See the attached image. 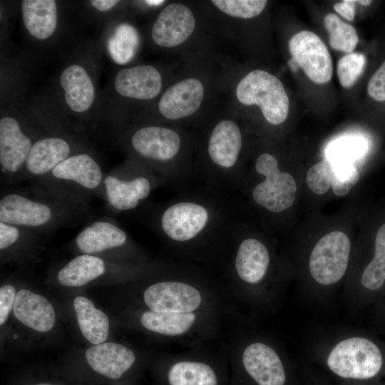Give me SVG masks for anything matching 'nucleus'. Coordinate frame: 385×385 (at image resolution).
<instances>
[{
	"label": "nucleus",
	"instance_id": "nucleus-1",
	"mask_svg": "<svg viewBox=\"0 0 385 385\" xmlns=\"http://www.w3.org/2000/svg\"><path fill=\"white\" fill-rule=\"evenodd\" d=\"M120 287L118 322L162 343L189 349L220 340L232 324L247 317L230 299L220 277L167 255L153 259Z\"/></svg>",
	"mask_w": 385,
	"mask_h": 385
},
{
	"label": "nucleus",
	"instance_id": "nucleus-2",
	"mask_svg": "<svg viewBox=\"0 0 385 385\" xmlns=\"http://www.w3.org/2000/svg\"><path fill=\"white\" fill-rule=\"evenodd\" d=\"M131 214L155 235L167 256L220 277L230 260L239 224L249 212L237 194L194 183L171 199L148 201Z\"/></svg>",
	"mask_w": 385,
	"mask_h": 385
},
{
	"label": "nucleus",
	"instance_id": "nucleus-3",
	"mask_svg": "<svg viewBox=\"0 0 385 385\" xmlns=\"http://www.w3.org/2000/svg\"><path fill=\"white\" fill-rule=\"evenodd\" d=\"M294 273L285 255L278 253L271 236L247 214L240 221L222 286L235 305L253 314H272L281 307Z\"/></svg>",
	"mask_w": 385,
	"mask_h": 385
},
{
	"label": "nucleus",
	"instance_id": "nucleus-4",
	"mask_svg": "<svg viewBox=\"0 0 385 385\" xmlns=\"http://www.w3.org/2000/svg\"><path fill=\"white\" fill-rule=\"evenodd\" d=\"M194 183L237 195L250 159L246 127L227 101L215 102L190 128Z\"/></svg>",
	"mask_w": 385,
	"mask_h": 385
},
{
	"label": "nucleus",
	"instance_id": "nucleus-5",
	"mask_svg": "<svg viewBox=\"0 0 385 385\" xmlns=\"http://www.w3.org/2000/svg\"><path fill=\"white\" fill-rule=\"evenodd\" d=\"M221 340L229 361V385H302L279 343L256 329L252 318L232 324Z\"/></svg>",
	"mask_w": 385,
	"mask_h": 385
},
{
	"label": "nucleus",
	"instance_id": "nucleus-6",
	"mask_svg": "<svg viewBox=\"0 0 385 385\" xmlns=\"http://www.w3.org/2000/svg\"><path fill=\"white\" fill-rule=\"evenodd\" d=\"M237 195L250 216L270 236L280 231L294 203L297 185L273 150L259 149L250 155Z\"/></svg>",
	"mask_w": 385,
	"mask_h": 385
},
{
	"label": "nucleus",
	"instance_id": "nucleus-7",
	"mask_svg": "<svg viewBox=\"0 0 385 385\" xmlns=\"http://www.w3.org/2000/svg\"><path fill=\"white\" fill-rule=\"evenodd\" d=\"M126 139L129 157L140 162L176 191L194 183L190 128L165 123L134 128Z\"/></svg>",
	"mask_w": 385,
	"mask_h": 385
},
{
	"label": "nucleus",
	"instance_id": "nucleus-8",
	"mask_svg": "<svg viewBox=\"0 0 385 385\" xmlns=\"http://www.w3.org/2000/svg\"><path fill=\"white\" fill-rule=\"evenodd\" d=\"M90 205L57 195L35 183L1 189L0 222L32 230L48 238L62 227H72L92 216Z\"/></svg>",
	"mask_w": 385,
	"mask_h": 385
},
{
	"label": "nucleus",
	"instance_id": "nucleus-9",
	"mask_svg": "<svg viewBox=\"0 0 385 385\" xmlns=\"http://www.w3.org/2000/svg\"><path fill=\"white\" fill-rule=\"evenodd\" d=\"M62 329V313L54 299L19 272L10 353L53 345L59 340Z\"/></svg>",
	"mask_w": 385,
	"mask_h": 385
},
{
	"label": "nucleus",
	"instance_id": "nucleus-10",
	"mask_svg": "<svg viewBox=\"0 0 385 385\" xmlns=\"http://www.w3.org/2000/svg\"><path fill=\"white\" fill-rule=\"evenodd\" d=\"M309 356L334 379L364 385L378 378L384 366L381 348L354 331L321 339L311 347Z\"/></svg>",
	"mask_w": 385,
	"mask_h": 385
},
{
	"label": "nucleus",
	"instance_id": "nucleus-11",
	"mask_svg": "<svg viewBox=\"0 0 385 385\" xmlns=\"http://www.w3.org/2000/svg\"><path fill=\"white\" fill-rule=\"evenodd\" d=\"M148 364L157 385H229V361L221 339L183 352L151 354Z\"/></svg>",
	"mask_w": 385,
	"mask_h": 385
},
{
	"label": "nucleus",
	"instance_id": "nucleus-12",
	"mask_svg": "<svg viewBox=\"0 0 385 385\" xmlns=\"http://www.w3.org/2000/svg\"><path fill=\"white\" fill-rule=\"evenodd\" d=\"M207 63L190 64L163 90L157 108L162 123L190 128L215 103L221 89V75Z\"/></svg>",
	"mask_w": 385,
	"mask_h": 385
},
{
	"label": "nucleus",
	"instance_id": "nucleus-13",
	"mask_svg": "<svg viewBox=\"0 0 385 385\" xmlns=\"http://www.w3.org/2000/svg\"><path fill=\"white\" fill-rule=\"evenodd\" d=\"M354 252L353 240L344 230L334 229L322 235L307 249L301 267L305 292L324 302L343 285Z\"/></svg>",
	"mask_w": 385,
	"mask_h": 385
},
{
	"label": "nucleus",
	"instance_id": "nucleus-14",
	"mask_svg": "<svg viewBox=\"0 0 385 385\" xmlns=\"http://www.w3.org/2000/svg\"><path fill=\"white\" fill-rule=\"evenodd\" d=\"M152 354L113 339L66 353L63 366L78 374L112 381L130 380L148 364Z\"/></svg>",
	"mask_w": 385,
	"mask_h": 385
},
{
	"label": "nucleus",
	"instance_id": "nucleus-15",
	"mask_svg": "<svg viewBox=\"0 0 385 385\" xmlns=\"http://www.w3.org/2000/svg\"><path fill=\"white\" fill-rule=\"evenodd\" d=\"M148 263L131 265L93 255H77L51 267L46 283L63 293L91 287H120L136 278Z\"/></svg>",
	"mask_w": 385,
	"mask_h": 385
},
{
	"label": "nucleus",
	"instance_id": "nucleus-16",
	"mask_svg": "<svg viewBox=\"0 0 385 385\" xmlns=\"http://www.w3.org/2000/svg\"><path fill=\"white\" fill-rule=\"evenodd\" d=\"M73 255H89L111 261L144 265L153 260L116 220L91 217L66 246Z\"/></svg>",
	"mask_w": 385,
	"mask_h": 385
},
{
	"label": "nucleus",
	"instance_id": "nucleus-17",
	"mask_svg": "<svg viewBox=\"0 0 385 385\" xmlns=\"http://www.w3.org/2000/svg\"><path fill=\"white\" fill-rule=\"evenodd\" d=\"M221 89L234 107H258L265 122L272 126L282 124L288 117L289 99L284 86L266 70H251L237 80L223 71Z\"/></svg>",
	"mask_w": 385,
	"mask_h": 385
},
{
	"label": "nucleus",
	"instance_id": "nucleus-18",
	"mask_svg": "<svg viewBox=\"0 0 385 385\" xmlns=\"http://www.w3.org/2000/svg\"><path fill=\"white\" fill-rule=\"evenodd\" d=\"M165 183L145 165L132 158L105 173L106 207L115 213L133 212L148 202L152 193Z\"/></svg>",
	"mask_w": 385,
	"mask_h": 385
},
{
	"label": "nucleus",
	"instance_id": "nucleus-19",
	"mask_svg": "<svg viewBox=\"0 0 385 385\" xmlns=\"http://www.w3.org/2000/svg\"><path fill=\"white\" fill-rule=\"evenodd\" d=\"M104 175L100 163L93 156L77 153L36 183L57 195L90 205L95 197L104 199Z\"/></svg>",
	"mask_w": 385,
	"mask_h": 385
},
{
	"label": "nucleus",
	"instance_id": "nucleus-20",
	"mask_svg": "<svg viewBox=\"0 0 385 385\" xmlns=\"http://www.w3.org/2000/svg\"><path fill=\"white\" fill-rule=\"evenodd\" d=\"M201 23L197 9L173 1L158 14L152 26L151 38L160 48L179 51L193 43L200 34Z\"/></svg>",
	"mask_w": 385,
	"mask_h": 385
},
{
	"label": "nucleus",
	"instance_id": "nucleus-21",
	"mask_svg": "<svg viewBox=\"0 0 385 385\" xmlns=\"http://www.w3.org/2000/svg\"><path fill=\"white\" fill-rule=\"evenodd\" d=\"M385 284V223L378 229L374 254L363 265L350 267L342 294L345 305L351 311L359 307L367 293L380 290Z\"/></svg>",
	"mask_w": 385,
	"mask_h": 385
},
{
	"label": "nucleus",
	"instance_id": "nucleus-22",
	"mask_svg": "<svg viewBox=\"0 0 385 385\" xmlns=\"http://www.w3.org/2000/svg\"><path fill=\"white\" fill-rule=\"evenodd\" d=\"M68 296L66 312L78 337L86 346L113 339L115 323L84 290L63 292Z\"/></svg>",
	"mask_w": 385,
	"mask_h": 385
},
{
	"label": "nucleus",
	"instance_id": "nucleus-23",
	"mask_svg": "<svg viewBox=\"0 0 385 385\" xmlns=\"http://www.w3.org/2000/svg\"><path fill=\"white\" fill-rule=\"evenodd\" d=\"M34 142L19 121L6 116L0 120V168L1 189L16 186Z\"/></svg>",
	"mask_w": 385,
	"mask_h": 385
},
{
	"label": "nucleus",
	"instance_id": "nucleus-24",
	"mask_svg": "<svg viewBox=\"0 0 385 385\" xmlns=\"http://www.w3.org/2000/svg\"><path fill=\"white\" fill-rule=\"evenodd\" d=\"M292 61L317 84L328 83L332 77L333 65L328 48L314 32L301 31L288 43Z\"/></svg>",
	"mask_w": 385,
	"mask_h": 385
},
{
	"label": "nucleus",
	"instance_id": "nucleus-25",
	"mask_svg": "<svg viewBox=\"0 0 385 385\" xmlns=\"http://www.w3.org/2000/svg\"><path fill=\"white\" fill-rule=\"evenodd\" d=\"M48 239L32 230L0 222L1 265L14 263L26 268L38 263Z\"/></svg>",
	"mask_w": 385,
	"mask_h": 385
},
{
	"label": "nucleus",
	"instance_id": "nucleus-26",
	"mask_svg": "<svg viewBox=\"0 0 385 385\" xmlns=\"http://www.w3.org/2000/svg\"><path fill=\"white\" fill-rule=\"evenodd\" d=\"M73 154V145L66 138L53 135L37 139L28 155L19 183L26 180L34 183L40 180Z\"/></svg>",
	"mask_w": 385,
	"mask_h": 385
},
{
	"label": "nucleus",
	"instance_id": "nucleus-27",
	"mask_svg": "<svg viewBox=\"0 0 385 385\" xmlns=\"http://www.w3.org/2000/svg\"><path fill=\"white\" fill-rule=\"evenodd\" d=\"M164 78L155 66L141 64L123 68L117 73L114 86L120 96L140 101L152 100L163 93Z\"/></svg>",
	"mask_w": 385,
	"mask_h": 385
},
{
	"label": "nucleus",
	"instance_id": "nucleus-28",
	"mask_svg": "<svg viewBox=\"0 0 385 385\" xmlns=\"http://www.w3.org/2000/svg\"><path fill=\"white\" fill-rule=\"evenodd\" d=\"M60 83L65 92L69 108L77 113L88 110L95 98L93 82L86 70L79 65L66 68L60 76Z\"/></svg>",
	"mask_w": 385,
	"mask_h": 385
},
{
	"label": "nucleus",
	"instance_id": "nucleus-29",
	"mask_svg": "<svg viewBox=\"0 0 385 385\" xmlns=\"http://www.w3.org/2000/svg\"><path fill=\"white\" fill-rule=\"evenodd\" d=\"M24 25L34 37L43 40L54 32L57 9L53 0H24L21 3Z\"/></svg>",
	"mask_w": 385,
	"mask_h": 385
},
{
	"label": "nucleus",
	"instance_id": "nucleus-30",
	"mask_svg": "<svg viewBox=\"0 0 385 385\" xmlns=\"http://www.w3.org/2000/svg\"><path fill=\"white\" fill-rule=\"evenodd\" d=\"M140 43L137 29L127 23L119 24L108 41V50L112 60L118 65L131 61L136 55Z\"/></svg>",
	"mask_w": 385,
	"mask_h": 385
},
{
	"label": "nucleus",
	"instance_id": "nucleus-31",
	"mask_svg": "<svg viewBox=\"0 0 385 385\" xmlns=\"http://www.w3.org/2000/svg\"><path fill=\"white\" fill-rule=\"evenodd\" d=\"M18 289V272L4 279L0 286L1 354L10 353L12 312Z\"/></svg>",
	"mask_w": 385,
	"mask_h": 385
},
{
	"label": "nucleus",
	"instance_id": "nucleus-32",
	"mask_svg": "<svg viewBox=\"0 0 385 385\" xmlns=\"http://www.w3.org/2000/svg\"><path fill=\"white\" fill-rule=\"evenodd\" d=\"M324 23L329 35L331 47L347 53H352L359 43L355 28L332 13L326 15Z\"/></svg>",
	"mask_w": 385,
	"mask_h": 385
},
{
	"label": "nucleus",
	"instance_id": "nucleus-33",
	"mask_svg": "<svg viewBox=\"0 0 385 385\" xmlns=\"http://www.w3.org/2000/svg\"><path fill=\"white\" fill-rule=\"evenodd\" d=\"M339 170V163L328 158L312 165L306 174V183L316 195H323L334 184Z\"/></svg>",
	"mask_w": 385,
	"mask_h": 385
},
{
	"label": "nucleus",
	"instance_id": "nucleus-34",
	"mask_svg": "<svg viewBox=\"0 0 385 385\" xmlns=\"http://www.w3.org/2000/svg\"><path fill=\"white\" fill-rule=\"evenodd\" d=\"M208 4L220 16L253 19L266 9V0H211Z\"/></svg>",
	"mask_w": 385,
	"mask_h": 385
},
{
	"label": "nucleus",
	"instance_id": "nucleus-35",
	"mask_svg": "<svg viewBox=\"0 0 385 385\" xmlns=\"http://www.w3.org/2000/svg\"><path fill=\"white\" fill-rule=\"evenodd\" d=\"M366 64L364 54L352 52L343 56L337 62V73L340 85L351 87L363 73Z\"/></svg>",
	"mask_w": 385,
	"mask_h": 385
},
{
	"label": "nucleus",
	"instance_id": "nucleus-36",
	"mask_svg": "<svg viewBox=\"0 0 385 385\" xmlns=\"http://www.w3.org/2000/svg\"><path fill=\"white\" fill-rule=\"evenodd\" d=\"M297 371L299 375L302 385H364L335 379L332 381L327 374H325L323 371L311 366H299Z\"/></svg>",
	"mask_w": 385,
	"mask_h": 385
},
{
	"label": "nucleus",
	"instance_id": "nucleus-37",
	"mask_svg": "<svg viewBox=\"0 0 385 385\" xmlns=\"http://www.w3.org/2000/svg\"><path fill=\"white\" fill-rule=\"evenodd\" d=\"M361 143L357 139H346L337 142L331 148V152L328 158L337 161L352 163L353 158L359 155L361 150Z\"/></svg>",
	"mask_w": 385,
	"mask_h": 385
},
{
	"label": "nucleus",
	"instance_id": "nucleus-38",
	"mask_svg": "<svg viewBox=\"0 0 385 385\" xmlns=\"http://www.w3.org/2000/svg\"><path fill=\"white\" fill-rule=\"evenodd\" d=\"M367 91L375 101H385V61L369 79Z\"/></svg>",
	"mask_w": 385,
	"mask_h": 385
},
{
	"label": "nucleus",
	"instance_id": "nucleus-39",
	"mask_svg": "<svg viewBox=\"0 0 385 385\" xmlns=\"http://www.w3.org/2000/svg\"><path fill=\"white\" fill-rule=\"evenodd\" d=\"M356 1L344 0L334 5V9L342 16L349 21H352L355 14Z\"/></svg>",
	"mask_w": 385,
	"mask_h": 385
},
{
	"label": "nucleus",
	"instance_id": "nucleus-40",
	"mask_svg": "<svg viewBox=\"0 0 385 385\" xmlns=\"http://www.w3.org/2000/svg\"><path fill=\"white\" fill-rule=\"evenodd\" d=\"M92 6L101 11L110 10L119 1L116 0H92L90 1Z\"/></svg>",
	"mask_w": 385,
	"mask_h": 385
},
{
	"label": "nucleus",
	"instance_id": "nucleus-41",
	"mask_svg": "<svg viewBox=\"0 0 385 385\" xmlns=\"http://www.w3.org/2000/svg\"><path fill=\"white\" fill-rule=\"evenodd\" d=\"M165 2V1H163V0H146L145 1V3L148 5H150V6H160L163 4H164Z\"/></svg>",
	"mask_w": 385,
	"mask_h": 385
},
{
	"label": "nucleus",
	"instance_id": "nucleus-42",
	"mask_svg": "<svg viewBox=\"0 0 385 385\" xmlns=\"http://www.w3.org/2000/svg\"><path fill=\"white\" fill-rule=\"evenodd\" d=\"M30 385H61L60 384H58L56 382H53V381H37V382H34Z\"/></svg>",
	"mask_w": 385,
	"mask_h": 385
},
{
	"label": "nucleus",
	"instance_id": "nucleus-43",
	"mask_svg": "<svg viewBox=\"0 0 385 385\" xmlns=\"http://www.w3.org/2000/svg\"><path fill=\"white\" fill-rule=\"evenodd\" d=\"M356 3H358L360 5L367 6H369L372 3V1H371V0H359V1H356Z\"/></svg>",
	"mask_w": 385,
	"mask_h": 385
}]
</instances>
